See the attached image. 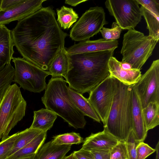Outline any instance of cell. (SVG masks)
<instances>
[{"mask_svg":"<svg viewBox=\"0 0 159 159\" xmlns=\"http://www.w3.org/2000/svg\"><path fill=\"white\" fill-rule=\"evenodd\" d=\"M117 40H106L100 39L95 40H89L80 41L69 48H66L69 55L84 52H95L106 50H115L118 47Z\"/></svg>","mask_w":159,"mask_h":159,"instance_id":"cell-14","label":"cell"},{"mask_svg":"<svg viewBox=\"0 0 159 159\" xmlns=\"http://www.w3.org/2000/svg\"><path fill=\"white\" fill-rule=\"evenodd\" d=\"M157 42L134 29L128 30L123 36L120 51L123 57L121 61L130 64L132 69L140 70L152 55Z\"/></svg>","mask_w":159,"mask_h":159,"instance_id":"cell-5","label":"cell"},{"mask_svg":"<svg viewBox=\"0 0 159 159\" xmlns=\"http://www.w3.org/2000/svg\"><path fill=\"white\" fill-rule=\"evenodd\" d=\"M122 29L115 22H113L111 29L103 27L100 32L103 38L106 40H113L119 38Z\"/></svg>","mask_w":159,"mask_h":159,"instance_id":"cell-30","label":"cell"},{"mask_svg":"<svg viewBox=\"0 0 159 159\" xmlns=\"http://www.w3.org/2000/svg\"><path fill=\"white\" fill-rule=\"evenodd\" d=\"M107 24L103 8L98 6L91 7L74 25L70 32V37L76 41L89 40Z\"/></svg>","mask_w":159,"mask_h":159,"instance_id":"cell-8","label":"cell"},{"mask_svg":"<svg viewBox=\"0 0 159 159\" xmlns=\"http://www.w3.org/2000/svg\"><path fill=\"white\" fill-rule=\"evenodd\" d=\"M143 108L150 102L159 103V60L153 61L149 68L134 85Z\"/></svg>","mask_w":159,"mask_h":159,"instance_id":"cell-11","label":"cell"},{"mask_svg":"<svg viewBox=\"0 0 159 159\" xmlns=\"http://www.w3.org/2000/svg\"><path fill=\"white\" fill-rule=\"evenodd\" d=\"M110 159H128L126 142L119 141L110 150Z\"/></svg>","mask_w":159,"mask_h":159,"instance_id":"cell-31","label":"cell"},{"mask_svg":"<svg viewBox=\"0 0 159 159\" xmlns=\"http://www.w3.org/2000/svg\"><path fill=\"white\" fill-rule=\"evenodd\" d=\"M63 159H73V153H72L69 156H66Z\"/></svg>","mask_w":159,"mask_h":159,"instance_id":"cell-42","label":"cell"},{"mask_svg":"<svg viewBox=\"0 0 159 159\" xmlns=\"http://www.w3.org/2000/svg\"><path fill=\"white\" fill-rule=\"evenodd\" d=\"M105 4L122 29H134L141 20L142 12L136 0H107Z\"/></svg>","mask_w":159,"mask_h":159,"instance_id":"cell-9","label":"cell"},{"mask_svg":"<svg viewBox=\"0 0 159 159\" xmlns=\"http://www.w3.org/2000/svg\"><path fill=\"white\" fill-rule=\"evenodd\" d=\"M108 68L110 75L127 85L135 84L142 75L140 70L133 69L126 70L123 69L120 61L113 56L109 60Z\"/></svg>","mask_w":159,"mask_h":159,"instance_id":"cell-16","label":"cell"},{"mask_svg":"<svg viewBox=\"0 0 159 159\" xmlns=\"http://www.w3.org/2000/svg\"><path fill=\"white\" fill-rule=\"evenodd\" d=\"M155 149L156 152L155 159H159V141L157 143Z\"/></svg>","mask_w":159,"mask_h":159,"instance_id":"cell-40","label":"cell"},{"mask_svg":"<svg viewBox=\"0 0 159 159\" xmlns=\"http://www.w3.org/2000/svg\"><path fill=\"white\" fill-rule=\"evenodd\" d=\"M51 7H42L18 21L11 30L12 39L23 58L48 71L51 62L64 48L68 35L62 30Z\"/></svg>","mask_w":159,"mask_h":159,"instance_id":"cell-1","label":"cell"},{"mask_svg":"<svg viewBox=\"0 0 159 159\" xmlns=\"http://www.w3.org/2000/svg\"><path fill=\"white\" fill-rule=\"evenodd\" d=\"M17 134L18 132L0 141V159L7 158L14 146Z\"/></svg>","mask_w":159,"mask_h":159,"instance_id":"cell-29","label":"cell"},{"mask_svg":"<svg viewBox=\"0 0 159 159\" xmlns=\"http://www.w3.org/2000/svg\"><path fill=\"white\" fill-rule=\"evenodd\" d=\"M139 4L145 8L159 12V1L157 0H136Z\"/></svg>","mask_w":159,"mask_h":159,"instance_id":"cell-34","label":"cell"},{"mask_svg":"<svg viewBox=\"0 0 159 159\" xmlns=\"http://www.w3.org/2000/svg\"><path fill=\"white\" fill-rule=\"evenodd\" d=\"M110 150L95 149L89 151L93 159H110Z\"/></svg>","mask_w":159,"mask_h":159,"instance_id":"cell-35","label":"cell"},{"mask_svg":"<svg viewBox=\"0 0 159 159\" xmlns=\"http://www.w3.org/2000/svg\"><path fill=\"white\" fill-rule=\"evenodd\" d=\"M115 50L69 55L66 80L69 87L83 94L89 92L110 75L108 63Z\"/></svg>","mask_w":159,"mask_h":159,"instance_id":"cell-2","label":"cell"},{"mask_svg":"<svg viewBox=\"0 0 159 159\" xmlns=\"http://www.w3.org/2000/svg\"><path fill=\"white\" fill-rule=\"evenodd\" d=\"M120 64L122 68L125 70H128L132 69L131 65L128 63L120 61Z\"/></svg>","mask_w":159,"mask_h":159,"instance_id":"cell-39","label":"cell"},{"mask_svg":"<svg viewBox=\"0 0 159 159\" xmlns=\"http://www.w3.org/2000/svg\"><path fill=\"white\" fill-rule=\"evenodd\" d=\"M27 103L16 84L6 89L0 103V140L9 136L11 130L25 116Z\"/></svg>","mask_w":159,"mask_h":159,"instance_id":"cell-6","label":"cell"},{"mask_svg":"<svg viewBox=\"0 0 159 159\" xmlns=\"http://www.w3.org/2000/svg\"><path fill=\"white\" fill-rule=\"evenodd\" d=\"M14 46L11 30L5 25H0V71L11 63L15 52Z\"/></svg>","mask_w":159,"mask_h":159,"instance_id":"cell-17","label":"cell"},{"mask_svg":"<svg viewBox=\"0 0 159 159\" xmlns=\"http://www.w3.org/2000/svg\"><path fill=\"white\" fill-rule=\"evenodd\" d=\"M132 130L138 141L143 142L147 137L146 129L143 113V107L139 98L134 85L131 89Z\"/></svg>","mask_w":159,"mask_h":159,"instance_id":"cell-13","label":"cell"},{"mask_svg":"<svg viewBox=\"0 0 159 159\" xmlns=\"http://www.w3.org/2000/svg\"><path fill=\"white\" fill-rule=\"evenodd\" d=\"M43 132L29 128L18 132L14 146L10 151L8 157L22 148Z\"/></svg>","mask_w":159,"mask_h":159,"instance_id":"cell-25","label":"cell"},{"mask_svg":"<svg viewBox=\"0 0 159 159\" xmlns=\"http://www.w3.org/2000/svg\"><path fill=\"white\" fill-rule=\"evenodd\" d=\"M69 65V54L66 48L60 49L52 60L49 66L48 71L52 78H66Z\"/></svg>","mask_w":159,"mask_h":159,"instance_id":"cell-19","label":"cell"},{"mask_svg":"<svg viewBox=\"0 0 159 159\" xmlns=\"http://www.w3.org/2000/svg\"><path fill=\"white\" fill-rule=\"evenodd\" d=\"M114 87L115 78L110 75L89 93L88 100L104 125L111 106Z\"/></svg>","mask_w":159,"mask_h":159,"instance_id":"cell-10","label":"cell"},{"mask_svg":"<svg viewBox=\"0 0 159 159\" xmlns=\"http://www.w3.org/2000/svg\"><path fill=\"white\" fill-rule=\"evenodd\" d=\"M119 141L104 128L103 130L92 133L84 140L81 148L88 151L93 149L111 150Z\"/></svg>","mask_w":159,"mask_h":159,"instance_id":"cell-15","label":"cell"},{"mask_svg":"<svg viewBox=\"0 0 159 159\" xmlns=\"http://www.w3.org/2000/svg\"><path fill=\"white\" fill-rule=\"evenodd\" d=\"M69 93L75 105L84 115L100 123V120L93 108L89 103L88 99L82 94L72 89L67 87Z\"/></svg>","mask_w":159,"mask_h":159,"instance_id":"cell-21","label":"cell"},{"mask_svg":"<svg viewBox=\"0 0 159 159\" xmlns=\"http://www.w3.org/2000/svg\"><path fill=\"white\" fill-rule=\"evenodd\" d=\"M132 86L115 78L112 102L104 128L119 141L125 142L132 129Z\"/></svg>","mask_w":159,"mask_h":159,"instance_id":"cell-4","label":"cell"},{"mask_svg":"<svg viewBox=\"0 0 159 159\" xmlns=\"http://www.w3.org/2000/svg\"><path fill=\"white\" fill-rule=\"evenodd\" d=\"M62 77L52 78L45 89L42 101L46 108L55 113L76 129L83 128L86 121L84 115L76 107Z\"/></svg>","mask_w":159,"mask_h":159,"instance_id":"cell-3","label":"cell"},{"mask_svg":"<svg viewBox=\"0 0 159 159\" xmlns=\"http://www.w3.org/2000/svg\"><path fill=\"white\" fill-rule=\"evenodd\" d=\"M87 0H66L65 1L66 4H69L72 6H76L79 4L85 2Z\"/></svg>","mask_w":159,"mask_h":159,"instance_id":"cell-38","label":"cell"},{"mask_svg":"<svg viewBox=\"0 0 159 159\" xmlns=\"http://www.w3.org/2000/svg\"><path fill=\"white\" fill-rule=\"evenodd\" d=\"M125 142L128 159H137L136 147L139 142L135 139L132 130L131 131Z\"/></svg>","mask_w":159,"mask_h":159,"instance_id":"cell-32","label":"cell"},{"mask_svg":"<svg viewBox=\"0 0 159 159\" xmlns=\"http://www.w3.org/2000/svg\"><path fill=\"white\" fill-rule=\"evenodd\" d=\"M24 0H2L0 11L11 10L21 3Z\"/></svg>","mask_w":159,"mask_h":159,"instance_id":"cell-36","label":"cell"},{"mask_svg":"<svg viewBox=\"0 0 159 159\" xmlns=\"http://www.w3.org/2000/svg\"><path fill=\"white\" fill-rule=\"evenodd\" d=\"M15 71L11 63L0 71V103L6 89L13 82Z\"/></svg>","mask_w":159,"mask_h":159,"instance_id":"cell-27","label":"cell"},{"mask_svg":"<svg viewBox=\"0 0 159 159\" xmlns=\"http://www.w3.org/2000/svg\"><path fill=\"white\" fill-rule=\"evenodd\" d=\"M73 159H93L90 151L81 148L73 152Z\"/></svg>","mask_w":159,"mask_h":159,"instance_id":"cell-37","label":"cell"},{"mask_svg":"<svg viewBox=\"0 0 159 159\" xmlns=\"http://www.w3.org/2000/svg\"><path fill=\"white\" fill-rule=\"evenodd\" d=\"M47 132H43L30 143L6 159H18L36 154L46 139Z\"/></svg>","mask_w":159,"mask_h":159,"instance_id":"cell-22","label":"cell"},{"mask_svg":"<svg viewBox=\"0 0 159 159\" xmlns=\"http://www.w3.org/2000/svg\"><path fill=\"white\" fill-rule=\"evenodd\" d=\"M46 0H24L14 8L6 11H0V25H5L18 21L34 13L42 7Z\"/></svg>","mask_w":159,"mask_h":159,"instance_id":"cell-12","label":"cell"},{"mask_svg":"<svg viewBox=\"0 0 159 159\" xmlns=\"http://www.w3.org/2000/svg\"><path fill=\"white\" fill-rule=\"evenodd\" d=\"M34 119L30 128L44 132L52 127L57 115L48 109L42 108L34 112Z\"/></svg>","mask_w":159,"mask_h":159,"instance_id":"cell-20","label":"cell"},{"mask_svg":"<svg viewBox=\"0 0 159 159\" xmlns=\"http://www.w3.org/2000/svg\"><path fill=\"white\" fill-rule=\"evenodd\" d=\"M1 2H2V0H0V6H1Z\"/></svg>","mask_w":159,"mask_h":159,"instance_id":"cell-43","label":"cell"},{"mask_svg":"<svg viewBox=\"0 0 159 159\" xmlns=\"http://www.w3.org/2000/svg\"><path fill=\"white\" fill-rule=\"evenodd\" d=\"M79 133L75 132L60 134L53 137L52 143L57 145L79 144L84 141Z\"/></svg>","mask_w":159,"mask_h":159,"instance_id":"cell-28","label":"cell"},{"mask_svg":"<svg viewBox=\"0 0 159 159\" xmlns=\"http://www.w3.org/2000/svg\"><path fill=\"white\" fill-rule=\"evenodd\" d=\"M71 145H57L52 140L43 145L35 155L34 159H63L70 151Z\"/></svg>","mask_w":159,"mask_h":159,"instance_id":"cell-18","label":"cell"},{"mask_svg":"<svg viewBox=\"0 0 159 159\" xmlns=\"http://www.w3.org/2000/svg\"><path fill=\"white\" fill-rule=\"evenodd\" d=\"M137 159H145L156 151L143 142H139L136 147Z\"/></svg>","mask_w":159,"mask_h":159,"instance_id":"cell-33","label":"cell"},{"mask_svg":"<svg viewBox=\"0 0 159 159\" xmlns=\"http://www.w3.org/2000/svg\"><path fill=\"white\" fill-rule=\"evenodd\" d=\"M15 67L13 82L24 89L40 93L47 87L46 77L50 75L48 71L42 70L23 58L13 57Z\"/></svg>","mask_w":159,"mask_h":159,"instance_id":"cell-7","label":"cell"},{"mask_svg":"<svg viewBox=\"0 0 159 159\" xmlns=\"http://www.w3.org/2000/svg\"><path fill=\"white\" fill-rule=\"evenodd\" d=\"M140 8L147 24L149 36L157 42L159 40V12L147 9L141 6Z\"/></svg>","mask_w":159,"mask_h":159,"instance_id":"cell-23","label":"cell"},{"mask_svg":"<svg viewBox=\"0 0 159 159\" xmlns=\"http://www.w3.org/2000/svg\"><path fill=\"white\" fill-rule=\"evenodd\" d=\"M35 155L34 154L27 156L18 159H34Z\"/></svg>","mask_w":159,"mask_h":159,"instance_id":"cell-41","label":"cell"},{"mask_svg":"<svg viewBox=\"0 0 159 159\" xmlns=\"http://www.w3.org/2000/svg\"><path fill=\"white\" fill-rule=\"evenodd\" d=\"M143 115L147 130L159 125V103L150 102L143 109Z\"/></svg>","mask_w":159,"mask_h":159,"instance_id":"cell-24","label":"cell"},{"mask_svg":"<svg viewBox=\"0 0 159 159\" xmlns=\"http://www.w3.org/2000/svg\"><path fill=\"white\" fill-rule=\"evenodd\" d=\"M57 21L61 27L64 29H69L75 22L79 16L71 8L62 6L60 9H57Z\"/></svg>","mask_w":159,"mask_h":159,"instance_id":"cell-26","label":"cell"}]
</instances>
